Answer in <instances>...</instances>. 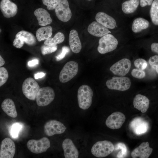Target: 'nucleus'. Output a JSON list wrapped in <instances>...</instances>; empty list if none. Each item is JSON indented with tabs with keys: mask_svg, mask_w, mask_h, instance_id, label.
Returning <instances> with one entry per match:
<instances>
[{
	"mask_svg": "<svg viewBox=\"0 0 158 158\" xmlns=\"http://www.w3.org/2000/svg\"><path fill=\"white\" fill-rule=\"evenodd\" d=\"M118 43V40L115 36L110 33L106 34L99 40L97 51L100 54H106L115 50Z\"/></svg>",
	"mask_w": 158,
	"mask_h": 158,
	"instance_id": "1",
	"label": "nucleus"
},
{
	"mask_svg": "<svg viewBox=\"0 0 158 158\" xmlns=\"http://www.w3.org/2000/svg\"><path fill=\"white\" fill-rule=\"evenodd\" d=\"M93 96V91L89 86L85 85L81 86L78 90L77 94L79 107L83 110L88 109L91 105Z\"/></svg>",
	"mask_w": 158,
	"mask_h": 158,
	"instance_id": "2",
	"label": "nucleus"
},
{
	"mask_svg": "<svg viewBox=\"0 0 158 158\" xmlns=\"http://www.w3.org/2000/svg\"><path fill=\"white\" fill-rule=\"evenodd\" d=\"M114 149V146L111 142L104 140L96 142L92 146L91 152L96 157L102 158L110 154Z\"/></svg>",
	"mask_w": 158,
	"mask_h": 158,
	"instance_id": "3",
	"label": "nucleus"
},
{
	"mask_svg": "<svg viewBox=\"0 0 158 158\" xmlns=\"http://www.w3.org/2000/svg\"><path fill=\"white\" fill-rule=\"evenodd\" d=\"M106 85L109 89L123 91L130 88L131 82L130 78L128 77L114 76L106 81Z\"/></svg>",
	"mask_w": 158,
	"mask_h": 158,
	"instance_id": "4",
	"label": "nucleus"
},
{
	"mask_svg": "<svg viewBox=\"0 0 158 158\" xmlns=\"http://www.w3.org/2000/svg\"><path fill=\"white\" fill-rule=\"evenodd\" d=\"M78 65L74 61L68 62L64 65L60 72L59 80L60 82L65 83L68 82L77 74Z\"/></svg>",
	"mask_w": 158,
	"mask_h": 158,
	"instance_id": "5",
	"label": "nucleus"
},
{
	"mask_svg": "<svg viewBox=\"0 0 158 158\" xmlns=\"http://www.w3.org/2000/svg\"><path fill=\"white\" fill-rule=\"evenodd\" d=\"M40 89L37 82L32 78L25 79L22 85V90L25 96L31 100L36 99L37 94Z\"/></svg>",
	"mask_w": 158,
	"mask_h": 158,
	"instance_id": "6",
	"label": "nucleus"
},
{
	"mask_svg": "<svg viewBox=\"0 0 158 158\" xmlns=\"http://www.w3.org/2000/svg\"><path fill=\"white\" fill-rule=\"evenodd\" d=\"M55 96L54 91L51 87H46L40 88L36 97L37 104L39 106H47L53 101Z\"/></svg>",
	"mask_w": 158,
	"mask_h": 158,
	"instance_id": "7",
	"label": "nucleus"
},
{
	"mask_svg": "<svg viewBox=\"0 0 158 158\" xmlns=\"http://www.w3.org/2000/svg\"><path fill=\"white\" fill-rule=\"evenodd\" d=\"M27 146L32 152L40 154L47 151L50 147V142L48 138L44 137L38 140L31 139L28 140Z\"/></svg>",
	"mask_w": 158,
	"mask_h": 158,
	"instance_id": "8",
	"label": "nucleus"
},
{
	"mask_svg": "<svg viewBox=\"0 0 158 158\" xmlns=\"http://www.w3.org/2000/svg\"><path fill=\"white\" fill-rule=\"evenodd\" d=\"M24 42L30 46L35 45L36 42L35 37L32 33L22 30L19 31L16 35L13 42V45L17 48H20Z\"/></svg>",
	"mask_w": 158,
	"mask_h": 158,
	"instance_id": "9",
	"label": "nucleus"
},
{
	"mask_svg": "<svg viewBox=\"0 0 158 158\" xmlns=\"http://www.w3.org/2000/svg\"><path fill=\"white\" fill-rule=\"evenodd\" d=\"M55 11L58 19L64 22L68 21L72 17V12L67 0H58Z\"/></svg>",
	"mask_w": 158,
	"mask_h": 158,
	"instance_id": "10",
	"label": "nucleus"
},
{
	"mask_svg": "<svg viewBox=\"0 0 158 158\" xmlns=\"http://www.w3.org/2000/svg\"><path fill=\"white\" fill-rule=\"evenodd\" d=\"M131 66V63L130 60L123 58L113 64L109 70L115 75L123 76L129 72Z\"/></svg>",
	"mask_w": 158,
	"mask_h": 158,
	"instance_id": "11",
	"label": "nucleus"
},
{
	"mask_svg": "<svg viewBox=\"0 0 158 158\" xmlns=\"http://www.w3.org/2000/svg\"><path fill=\"white\" fill-rule=\"evenodd\" d=\"M67 128L63 123L60 121L51 120L47 122L44 126V131L48 136L63 133Z\"/></svg>",
	"mask_w": 158,
	"mask_h": 158,
	"instance_id": "12",
	"label": "nucleus"
},
{
	"mask_svg": "<svg viewBox=\"0 0 158 158\" xmlns=\"http://www.w3.org/2000/svg\"><path fill=\"white\" fill-rule=\"evenodd\" d=\"M150 26L149 21L145 18L137 17L132 21L130 27L131 31L135 36L145 34Z\"/></svg>",
	"mask_w": 158,
	"mask_h": 158,
	"instance_id": "13",
	"label": "nucleus"
},
{
	"mask_svg": "<svg viewBox=\"0 0 158 158\" xmlns=\"http://www.w3.org/2000/svg\"><path fill=\"white\" fill-rule=\"evenodd\" d=\"M15 151V145L12 140L6 138L2 140L0 145V158H12Z\"/></svg>",
	"mask_w": 158,
	"mask_h": 158,
	"instance_id": "14",
	"label": "nucleus"
},
{
	"mask_svg": "<svg viewBox=\"0 0 158 158\" xmlns=\"http://www.w3.org/2000/svg\"><path fill=\"white\" fill-rule=\"evenodd\" d=\"M126 119L125 116L122 112H114L107 118L105 124L107 127L111 129H118L122 126Z\"/></svg>",
	"mask_w": 158,
	"mask_h": 158,
	"instance_id": "15",
	"label": "nucleus"
},
{
	"mask_svg": "<svg viewBox=\"0 0 158 158\" xmlns=\"http://www.w3.org/2000/svg\"><path fill=\"white\" fill-rule=\"evenodd\" d=\"M95 18L96 21L109 29H114L118 25L114 18L104 12L97 13Z\"/></svg>",
	"mask_w": 158,
	"mask_h": 158,
	"instance_id": "16",
	"label": "nucleus"
},
{
	"mask_svg": "<svg viewBox=\"0 0 158 158\" xmlns=\"http://www.w3.org/2000/svg\"><path fill=\"white\" fill-rule=\"evenodd\" d=\"M0 9L3 15L6 18L14 16L18 12L16 5L10 0H1L0 3Z\"/></svg>",
	"mask_w": 158,
	"mask_h": 158,
	"instance_id": "17",
	"label": "nucleus"
},
{
	"mask_svg": "<svg viewBox=\"0 0 158 158\" xmlns=\"http://www.w3.org/2000/svg\"><path fill=\"white\" fill-rule=\"evenodd\" d=\"M87 30L90 35L98 37H101L111 32L109 29L97 21H93L90 24Z\"/></svg>",
	"mask_w": 158,
	"mask_h": 158,
	"instance_id": "18",
	"label": "nucleus"
},
{
	"mask_svg": "<svg viewBox=\"0 0 158 158\" xmlns=\"http://www.w3.org/2000/svg\"><path fill=\"white\" fill-rule=\"evenodd\" d=\"M153 150L149 147L148 142H143L131 152V156L133 158H148Z\"/></svg>",
	"mask_w": 158,
	"mask_h": 158,
	"instance_id": "19",
	"label": "nucleus"
},
{
	"mask_svg": "<svg viewBox=\"0 0 158 158\" xmlns=\"http://www.w3.org/2000/svg\"><path fill=\"white\" fill-rule=\"evenodd\" d=\"M62 146L65 158H78V150L71 139H66L62 143Z\"/></svg>",
	"mask_w": 158,
	"mask_h": 158,
	"instance_id": "20",
	"label": "nucleus"
},
{
	"mask_svg": "<svg viewBox=\"0 0 158 158\" xmlns=\"http://www.w3.org/2000/svg\"><path fill=\"white\" fill-rule=\"evenodd\" d=\"M140 3L139 0H126L123 2L121 5V14L125 16H130L137 10Z\"/></svg>",
	"mask_w": 158,
	"mask_h": 158,
	"instance_id": "21",
	"label": "nucleus"
},
{
	"mask_svg": "<svg viewBox=\"0 0 158 158\" xmlns=\"http://www.w3.org/2000/svg\"><path fill=\"white\" fill-rule=\"evenodd\" d=\"M130 126L137 135H140L146 132L148 128L147 123L141 118H137L133 120Z\"/></svg>",
	"mask_w": 158,
	"mask_h": 158,
	"instance_id": "22",
	"label": "nucleus"
},
{
	"mask_svg": "<svg viewBox=\"0 0 158 158\" xmlns=\"http://www.w3.org/2000/svg\"><path fill=\"white\" fill-rule=\"evenodd\" d=\"M69 44L73 52L77 54L82 48L81 43L77 31L74 29L71 30L69 35Z\"/></svg>",
	"mask_w": 158,
	"mask_h": 158,
	"instance_id": "23",
	"label": "nucleus"
},
{
	"mask_svg": "<svg viewBox=\"0 0 158 158\" xmlns=\"http://www.w3.org/2000/svg\"><path fill=\"white\" fill-rule=\"evenodd\" d=\"M133 104L134 108L144 113L147 111L149 108L150 100L146 96L138 94L135 97Z\"/></svg>",
	"mask_w": 158,
	"mask_h": 158,
	"instance_id": "24",
	"label": "nucleus"
},
{
	"mask_svg": "<svg viewBox=\"0 0 158 158\" xmlns=\"http://www.w3.org/2000/svg\"><path fill=\"white\" fill-rule=\"evenodd\" d=\"M34 13L40 26H45L50 24L52 22L50 14L46 10L43 8H37L35 10Z\"/></svg>",
	"mask_w": 158,
	"mask_h": 158,
	"instance_id": "25",
	"label": "nucleus"
},
{
	"mask_svg": "<svg viewBox=\"0 0 158 158\" xmlns=\"http://www.w3.org/2000/svg\"><path fill=\"white\" fill-rule=\"evenodd\" d=\"M1 107L3 111L9 116L13 118L17 116L16 106L14 102L11 99H5L1 104Z\"/></svg>",
	"mask_w": 158,
	"mask_h": 158,
	"instance_id": "26",
	"label": "nucleus"
},
{
	"mask_svg": "<svg viewBox=\"0 0 158 158\" xmlns=\"http://www.w3.org/2000/svg\"><path fill=\"white\" fill-rule=\"evenodd\" d=\"M52 28L49 25L39 28L36 32V37L38 41L40 42L50 38L52 35Z\"/></svg>",
	"mask_w": 158,
	"mask_h": 158,
	"instance_id": "27",
	"label": "nucleus"
},
{
	"mask_svg": "<svg viewBox=\"0 0 158 158\" xmlns=\"http://www.w3.org/2000/svg\"><path fill=\"white\" fill-rule=\"evenodd\" d=\"M149 14L152 24L158 26V0H153L151 6Z\"/></svg>",
	"mask_w": 158,
	"mask_h": 158,
	"instance_id": "28",
	"label": "nucleus"
},
{
	"mask_svg": "<svg viewBox=\"0 0 158 158\" xmlns=\"http://www.w3.org/2000/svg\"><path fill=\"white\" fill-rule=\"evenodd\" d=\"M65 39L64 34L59 32L56 33L53 38H50L46 40L44 42L45 45L49 46H55L63 42Z\"/></svg>",
	"mask_w": 158,
	"mask_h": 158,
	"instance_id": "29",
	"label": "nucleus"
},
{
	"mask_svg": "<svg viewBox=\"0 0 158 158\" xmlns=\"http://www.w3.org/2000/svg\"><path fill=\"white\" fill-rule=\"evenodd\" d=\"M57 49V45L49 46L44 44L41 47V53L43 55L51 54L55 51Z\"/></svg>",
	"mask_w": 158,
	"mask_h": 158,
	"instance_id": "30",
	"label": "nucleus"
},
{
	"mask_svg": "<svg viewBox=\"0 0 158 158\" xmlns=\"http://www.w3.org/2000/svg\"><path fill=\"white\" fill-rule=\"evenodd\" d=\"M8 74L6 69L4 67L0 68V87L2 86L7 81Z\"/></svg>",
	"mask_w": 158,
	"mask_h": 158,
	"instance_id": "31",
	"label": "nucleus"
},
{
	"mask_svg": "<svg viewBox=\"0 0 158 158\" xmlns=\"http://www.w3.org/2000/svg\"><path fill=\"white\" fill-rule=\"evenodd\" d=\"M134 65L137 68L144 70L147 66V63L145 59L139 58L134 61Z\"/></svg>",
	"mask_w": 158,
	"mask_h": 158,
	"instance_id": "32",
	"label": "nucleus"
},
{
	"mask_svg": "<svg viewBox=\"0 0 158 158\" xmlns=\"http://www.w3.org/2000/svg\"><path fill=\"white\" fill-rule=\"evenodd\" d=\"M131 75L134 78L142 79L144 78L146 75L145 72L144 70L138 68H134L131 71Z\"/></svg>",
	"mask_w": 158,
	"mask_h": 158,
	"instance_id": "33",
	"label": "nucleus"
},
{
	"mask_svg": "<svg viewBox=\"0 0 158 158\" xmlns=\"http://www.w3.org/2000/svg\"><path fill=\"white\" fill-rule=\"evenodd\" d=\"M43 4L46 6L48 10L55 9L56 7L58 0H42Z\"/></svg>",
	"mask_w": 158,
	"mask_h": 158,
	"instance_id": "34",
	"label": "nucleus"
},
{
	"mask_svg": "<svg viewBox=\"0 0 158 158\" xmlns=\"http://www.w3.org/2000/svg\"><path fill=\"white\" fill-rule=\"evenodd\" d=\"M151 67L158 74V55H154L150 57L148 61Z\"/></svg>",
	"mask_w": 158,
	"mask_h": 158,
	"instance_id": "35",
	"label": "nucleus"
},
{
	"mask_svg": "<svg viewBox=\"0 0 158 158\" xmlns=\"http://www.w3.org/2000/svg\"><path fill=\"white\" fill-rule=\"evenodd\" d=\"M117 146L118 148L121 149L117 155L118 158H124L126 156L127 153V149L124 144L119 142L117 144Z\"/></svg>",
	"mask_w": 158,
	"mask_h": 158,
	"instance_id": "36",
	"label": "nucleus"
},
{
	"mask_svg": "<svg viewBox=\"0 0 158 158\" xmlns=\"http://www.w3.org/2000/svg\"><path fill=\"white\" fill-rule=\"evenodd\" d=\"M21 128V126L18 123L13 125L10 131V134L11 136L13 138H17Z\"/></svg>",
	"mask_w": 158,
	"mask_h": 158,
	"instance_id": "37",
	"label": "nucleus"
},
{
	"mask_svg": "<svg viewBox=\"0 0 158 158\" xmlns=\"http://www.w3.org/2000/svg\"><path fill=\"white\" fill-rule=\"evenodd\" d=\"M70 49L68 47L66 46L63 47L62 48L61 52L56 56V60L59 61L63 59L66 55L70 52Z\"/></svg>",
	"mask_w": 158,
	"mask_h": 158,
	"instance_id": "38",
	"label": "nucleus"
},
{
	"mask_svg": "<svg viewBox=\"0 0 158 158\" xmlns=\"http://www.w3.org/2000/svg\"><path fill=\"white\" fill-rule=\"evenodd\" d=\"M140 5L142 8L151 6L153 0H139Z\"/></svg>",
	"mask_w": 158,
	"mask_h": 158,
	"instance_id": "39",
	"label": "nucleus"
},
{
	"mask_svg": "<svg viewBox=\"0 0 158 158\" xmlns=\"http://www.w3.org/2000/svg\"><path fill=\"white\" fill-rule=\"evenodd\" d=\"M150 49L152 52L158 55V42H154L152 43L150 45Z\"/></svg>",
	"mask_w": 158,
	"mask_h": 158,
	"instance_id": "40",
	"label": "nucleus"
},
{
	"mask_svg": "<svg viewBox=\"0 0 158 158\" xmlns=\"http://www.w3.org/2000/svg\"><path fill=\"white\" fill-rule=\"evenodd\" d=\"M39 61L37 59H33L29 61L28 63V65L30 67H33L39 64Z\"/></svg>",
	"mask_w": 158,
	"mask_h": 158,
	"instance_id": "41",
	"label": "nucleus"
},
{
	"mask_svg": "<svg viewBox=\"0 0 158 158\" xmlns=\"http://www.w3.org/2000/svg\"><path fill=\"white\" fill-rule=\"evenodd\" d=\"M45 75V73L43 72L38 73L35 74L34 77L35 79H38L43 77Z\"/></svg>",
	"mask_w": 158,
	"mask_h": 158,
	"instance_id": "42",
	"label": "nucleus"
},
{
	"mask_svg": "<svg viewBox=\"0 0 158 158\" xmlns=\"http://www.w3.org/2000/svg\"><path fill=\"white\" fill-rule=\"evenodd\" d=\"M5 61L1 55L0 56V66L1 67L5 64Z\"/></svg>",
	"mask_w": 158,
	"mask_h": 158,
	"instance_id": "43",
	"label": "nucleus"
},
{
	"mask_svg": "<svg viewBox=\"0 0 158 158\" xmlns=\"http://www.w3.org/2000/svg\"><path fill=\"white\" fill-rule=\"evenodd\" d=\"M88 1H91V0H87Z\"/></svg>",
	"mask_w": 158,
	"mask_h": 158,
	"instance_id": "44",
	"label": "nucleus"
}]
</instances>
